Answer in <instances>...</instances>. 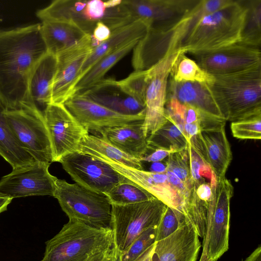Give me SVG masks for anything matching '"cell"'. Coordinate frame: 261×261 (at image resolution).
Returning a JSON list of instances; mask_svg holds the SVG:
<instances>
[{
  "label": "cell",
  "mask_w": 261,
  "mask_h": 261,
  "mask_svg": "<svg viewBox=\"0 0 261 261\" xmlns=\"http://www.w3.org/2000/svg\"><path fill=\"white\" fill-rule=\"evenodd\" d=\"M47 53L40 23L0 31V100L8 110L38 113L30 98L29 83Z\"/></svg>",
  "instance_id": "1"
},
{
  "label": "cell",
  "mask_w": 261,
  "mask_h": 261,
  "mask_svg": "<svg viewBox=\"0 0 261 261\" xmlns=\"http://www.w3.org/2000/svg\"><path fill=\"white\" fill-rule=\"evenodd\" d=\"M227 0H200L199 3L177 23L165 30L149 29L133 50L135 70H147L179 50L191 31L204 15L227 5Z\"/></svg>",
  "instance_id": "2"
},
{
  "label": "cell",
  "mask_w": 261,
  "mask_h": 261,
  "mask_svg": "<svg viewBox=\"0 0 261 261\" xmlns=\"http://www.w3.org/2000/svg\"><path fill=\"white\" fill-rule=\"evenodd\" d=\"M246 13L245 0H233L222 9L204 15L191 31L181 49L194 55L239 43Z\"/></svg>",
  "instance_id": "3"
},
{
  "label": "cell",
  "mask_w": 261,
  "mask_h": 261,
  "mask_svg": "<svg viewBox=\"0 0 261 261\" xmlns=\"http://www.w3.org/2000/svg\"><path fill=\"white\" fill-rule=\"evenodd\" d=\"M214 77L209 85L226 121L261 114V66Z\"/></svg>",
  "instance_id": "4"
},
{
  "label": "cell",
  "mask_w": 261,
  "mask_h": 261,
  "mask_svg": "<svg viewBox=\"0 0 261 261\" xmlns=\"http://www.w3.org/2000/svg\"><path fill=\"white\" fill-rule=\"evenodd\" d=\"M45 244L41 261H88L113 247V232L69 220Z\"/></svg>",
  "instance_id": "5"
},
{
  "label": "cell",
  "mask_w": 261,
  "mask_h": 261,
  "mask_svg": "<svg viewBox=\"0 0 261 261\" xmlns=\"http://www.w3.org/2000/svg\"><path fill=\"white\" fill-rule=\"evenodd\" d=\"M53 196L69 220L96 228L112 229V204L106 194L57 178Z\"/></svg>",
  "instance_id": "6"
},
{
  "label": "cell",
  "mask_w": 261,
  "mask_h": 261,
  "mask_svg": "<svg viewBox=\"0 0 261 261\" xmlns=\"http://www.w3.org/2000/svg\"><path fill=\"white\" fill-rule=\"evenodd\" d=\"M167 206L157 198L142 202L112 204L113 247L119 253L126 250L145 230L158 226Z\"/></svg>",
  "instance_id": "7"
},
{
  "label": "cell",
  "mask_w": 261,
  "mask_h": 261,
  "mask_svg": "<svg viewBox=\"0 0 261 261\" xmlns=\"http://www.w3.org/2000/svg\"><path fill=\"white\" fill-rule=\"evenodd\" d=\"M233 187L224 177L217 180L208 205L203 253L206 261L217 260L229 247L230 202Z\"/></svg>",
  "instance_id": "8"
},
{
  "label": "cell",
  "mask_w": 261,
  "mask_h": 261,
  "mask_svg": "<svg viewBox=\"0 0 261 261\" xmlns=\"http://www.w3.org/2000/svg\"><path fill=\"white\" fill-rule=\"evenodd\" d=\"M5 115L21 148L38 162L49 165L54 162L51 144L42 115L24 109H7Z\"/></svg>",
  "instance_id": "9"
},
{
  "label": "cell",
  "mask_w": 261,
  "mask_h": 261,
  "mask_svg": "<svg viewBox=\"0 0 261 261\" xmlns=\"http://www.w3.org/2000/svg\"><path fill=\"white\" fill-rule=\"evenodd\" d=\"M59 162L76 183L99 193L107 194L127 180L105 162L80 151L62 157Z\"/></svg>",
  "instance_id": "10"
},
{
  "label": "cell",
  "mask_w": 261,
  "mask_h": 261,
  "mask_svg": "<svg viewBox=\"0 0 261 261\" xmlns=\"http://www.w3.org/2000/svg\"><path fill=\"white\" fill-rule=\"evenodd\" d=\"M43 118L49 136L53 162L78 151L89 132L77 121L63 103H51L45 109Z\"/></svg>",
  "instance_id": "11"
},
{
  "label": "cell",
  "mask_w": 261,
  "mask_h": 261,
  "mask_svg": "<svg viewBox=\"0 0 261 261\" xmlns=\"http://www.w3.org/2000/svg\"><path fill=\"white\" fill-rule=\"evenodd\" d=\"M182 53L185 51L179 50L147 70V87L143 129L147 138L167 120L165 105L168 81L175 61Z\"/></svg>",
  "instance_id": "12"
},
{
  "label": "cell",
  "mask_w": 261,
  "mask_h": 261,
  "mask_svg": "<svg viewBox=\"0 0 261 261\" xmlns=\"http://www.w3.org/2000/svg\"><path fill=\"white\" fill-rule=\"evenodd\" d=\"M93 48L91 35L56 55L57 68L51 87V103H64L74 94L83 66Z\"/></svg>",
  "instance_id": "13"
},
{
  "label": "cell",
  "mask_w": 261,
  "mask_h": 261,
  "mask_svg": "<svg viewBox=\"0 0 261 261\" xmlns=\"http://www.w3.org/2000/svg\"><path fill=\"white\" fill-rule=\"evenodd\" d=\"M49 165L36 162L13 169L0 180V196L12 199L34 195L53 196L57 178L49 173Z\"/></svg>",
  "instance_id": "14"
},
{
  "label": "cell",
  "mask_w": 261,
  "mask_h": 261,
  "mask_svg": "<svg viewBox=\"0 0 261 261\" xmlns=\"http://www.w3.org/2000/svg\"><path fill=\"white\" fill-rule=\"evenodd\" d=\"M192 55L197 64L213 76L231 74L261 66L260 48L239 42Z\"/></svg>",
  "instance_id": "15"
},
{
  "label": "cell",
  "mask_w": 261,
  "mask_h": 261,
  "mask_svg": "<svg viewBox=\"0 0 261 261\" xmlns=\"http://www.w3.org/2000/svg\"><path fill=\"white\" fill-rule=\"evenodd\" d=\"M200 0H124L122 3L133 20L146 21L150 29L171 28L192 10Z\"/></svg>",
  "instance_id": "16"
},
{
  "label": "cell",
  "mask_w": 261,
  "mask_h": 261,
  "mask_svg": "<svg viewBox=\"0 0 261 261\" xmlns=\"http://www.w3.org/2000/svg\"><path fill=\"white\" fill-rule=\"evenodd\" d=\"M77 121L95 136L102 130L144 119L145 114L127 115L114 111L82 93L71 95L63 103Z\"/></svg>",
  "instance_id": "17"
},
{
  "label": "cell",
  "mask_w": 261,
  "mask_h": 261,
  "mask_svg": "<svg viewBox=\"0 0 261 261\" xmlns=\"http://www.w3.org/2000/svg\"><path fill=\"white\" fill-rule=\"evenodd\" d=\"M201 244L194 226L186 222L168 237L154 244L152 261H196Z\"/></svg>",
  "instance_id": "18"
},
{
  "label": "cell",
  "mask_w": 261,
  "mask_h": 261,
  "mask_svg": "<svg viewBox=\"0 0 261 261\" xmlns=\"http://www.w3.org/2000/svg\"><path fill=\"white\" fill-rule=\"evenodd\" d=\"M119 173L151 193L167 206L181 211L182 202L169 184L165 173H154L128 167L114 161L97 158Z\"/></svg>",
  "instance_id": "19"
},
{
  "label": "cell",
  "mask_w": 261,
  "mask_h": 261,
  "mask_svg": "<svg viewBox=\"0 0 261 261\" xmlns=\"http://www.w3.org/2000/svg\"><path fill=\"white\" fill-rule=\"evenodd\" d=\"M190 142L203 157L217 180L225 177L232 156L225 127L202 131Z\"/></svg>",
  "instance_id": "20"
},
{
  "label": "cell",
  "mask_w": 261,
  "mask_h": 261,
  "mask_svg": "<svg viewBox=\"0 0 261 261\" xmlns=\"http://www.w3.org/2000/svg\"><path fill=\"white\" fill-rule=\"evenodd\" d=\"M117 113L127 115L145 114V106L126 95L112 78L103 79L79 93Z\"/></svg>",
  "instance_id": "21"
},
{
  "label": "cell",
  "mask_w": 261,
  "mask_h": 261,
  "mask_svg": "<svg viewBox=\"0 0 261 261\" xmlns=\"http://www.w3.org/2000/svg\"><path fill=\"white\" fill-rule=\"evenodd\" d=\"M143 122L142 120L107 128L96 136L101 137L127 154L141 160L149 149Z\"/></svg>",
  "instance_id": "22"
},
{
  "label": "cell",
  "mask_w": 261,
  "mask_h": 261,
  "mask_svg": "<svg viewBox=\"0 0 261 261\" xmlns=\"http://www.w3.org/2000/svg\"><path fill=\"white\" fill-rule=\"evenodd\" d=\"M167 95L175 98L181 103L191 105L225 119L208 84L193 82H177L169 77Z\"/></svg>",
  "instance_id": "23"
},
{
  "label": "cell",
  "mask_w": 261,
  "mask_h": 261,
  "mask_svg": "<svg viewBox=\"0 0 261 261\" xmlns=\"http://www.w3.org/2000/svg\"><path fill=\"white\" fill-rule=\"evenodd\" d=\"M57 57L47 53L40 60L29 83L30 98L34 109L43 116L51 103V87L57 68Z\"/></svg>",
  "instance_id": "24"
},
{
  "label": "cell",
  "mask_w": 261,
  "mask_h": 261,
  "mask_svg": "<svg viewBox=\"0 0 261 261\" xmlns=\"http://www.w3.org/2000/svg\"><path fill=\"white\" fill-rule=\"evenodd\" d=\"M149 28L146 21L138 19L112 31L107 40L92 48L83 66L80 81L102 57L127 43L139 40L146 34Z\"/></svg>",
  "instance_id": "25"
},
{
  "label": "cell",
  "mask_w": 261,
  "mask_h": 261,
  "mask_svg": "<svg viewBox=\"0 0 261 261\" xmlns=\"http://www.w3.org/2000/svg\"><path fill=\"white\" fill-rule=\"evenodd\" d=\"M165 114L182 133L184 125L195 123L201 132L217 129L225 127L226 120L188 104H183L175 98L167 95Z\"/></svg>",
  "instance_id": "26"
},
{
  "label": "cell",
  "mask_w": 261,
  "mask_h": 261,
  "mask_svg": "<svg viewBox=\"0 0 261 261\" xmlns=\"http://www.w3.org/2000/svg\"><path fill=\"white\" fill-rule=\"evenodd\" d=\"M86 1L56 0L38 10L37 17L42 21H60L73 24L87 34L92 33L95 25L87 19Z\"/></svg>",
  "instance_id": "27"
},
{
  "label": "cell",
  "mask_w": 261,
  "mask_h": 261,
  "mask_svg": "<svg viewBox=\"0 0 261 261\" xmlns=\"http://www.w3.org/2000/svg\"><path fill=\"white\" fill-rule=\"evenodd\" d=\"M40 31L47 52L56 56L87 35L73 24L60 21H42Z\"/></svg>",
  "instance_id": "28"
},
{
  "label": "cell",
  "mask_w": 261,
  "mask_h": 261,
  "mask_svg": "<svg viewBox=\"0 0 261 261\" xmlns=\"http://www.w3.org/2000/svg\"><path fill=\"white\" fill-rule=\"evenodd\" d=\"M96 158H103L128 167L143 169L142 162L118 149L100 137L88 134L82 140L79 151Z\"/></svg>",
  "instance_id": "29"
},
{
  "label": "cell",
  "mask_w": 261,
  "mask_h": 261,
  "mask_svg": "<svg viewBox=\"0 0 261 261\" xmlns=\"http://www.w3.org/2000/svg\"><path fill=\"white\" fill-rule=\"evenodd\" d=\"M7 109L0 100V155L15 169L37 161L20 146L5 115Z\"/></svg>",
  "instance_id": "30"
},
{
  "label": "cell",
  "mask_w": 261,
  "mask_h": 261,
  "mask_svg": "<svg viewBox=\"0 0 261 261\" xmlns=\"http://www.w3.org/2000/svg\"><path fill=\"white\" fill-rule=\"evenodd\" d=\"M138 41L127 43L100 59L79 81L74 93H81L104 79L107 72L131 51Z\"/></svg>",
  "instance_id": "31"
},
{
  "label": "cell",
  "mask_w": 261,
  "mask_h": 261,
  "mask_svg": "<svg viewBox=\"0 0 261 261\" xmlns=\"http://www.w3.org/2000/svg\"><path fill=\"white\" fill-rule=\"evenodd\" d=\"M147 144L149 149L175 152L185 149L188 141L178 128L167 118L166 122L148 137Z\"/></svg>",
  "instance_id": "32"
},
{
  "label": "cell",
  "mask_w": 261,
  "mask_h": 261,
  "mask_svg": "<svg viewBox=\"0 0 261 261\" xmlns=\"http://www.w3.org/2000/svg\"><path fill=\"white\" fill-rule=\"evenodd\" d=\"M181 53L175 61L169 77L177 82H193L212 85L214 76L203 70L193 60Z\"/></svg>",
  "instance_id": "33"
},
{
  "label": "cell",
  "mask_w": 261,
  "mask_h": 261,
  "mask_svg": "<svg viewBox=\"0 0 261 261\" xmlns=\"http://www.w3.org/2000/svg\"><path fill=\"white\" fill-rule=\"evenodd\" d=\"M246 13L239 43L260 48L261 0H245Z\"/></svg>",
  "instance_id": "34"
},
{
  "label": "cell",
  "mask_w": 261,
  "mask_h": 261,
  "mask_svg": "<svg viewBox=\"0 0 261 261\" xmlns=\"http://www.w3.org/2000/svg\"><path fill=\"white\" fill-rule=\"evenodd\" d=\"M106 195L111 204L118 205L137 203L155 198L151 193L128 179L116 186Z\"/></svg>",
  "instance_id": "35"
},
{
  "label": "cell",
  "mask_w": 261,
  "mask_h": 261,
  "mask_svg": "<svg viewBox=\"0 0 261 261\" xmlns=\"http://www.w3.org/2000/svg\"><path fill=\"white\" fill-rule=\"evenodd\" d=\"M210 202H205L199 199L193 186L189 199L181 207L186 218L193 225L198 236L202 238L205 233Z\"/></svg>",
  "instance_id": "36"
},
{
  "label": "cell",
  "mask_w": 261,
  "mask_h": 261,
  "mask_svg": "<svg viewBox=\"0 0 261 261\" xmlns=\"http://www.w3.org/2000/svg\"><path fill=\"white\" fill-rule=\"evenodd\" d=\"M115 83L126 95L145 106L147 70H134L126 77L115 80Z\"/></svg>",
  "instance_id": "37"
},
{
  "label": "cell",
  "mask_w": 261,
  "mask_h": 261,
  "mask_svg": "<svg viewBox=\"0 0 261 261\" xmlns=\"http://www.w3.org/2000/svg\"><path fill=\"white\" fill-rule=\"evenodd\" d=\"M156 227H150L139 234L128 248L119 253V261H135L155 242Z\"/></svg>",
  "instance_id": "38"
},
{
  "label": "cell",
  "mask_w": 261,
  "mask_h": 261,
  "mask_svg": "<svg viewBox=\"0 0 261 261\" xmlns=\"http://www.w3.org/2000/svg\"><path fill=\"white\" fill-rule=\"evenodd\" d=\"M187 148L189 158L192 186L196 187L205 182L206 179L210 181L214 173L203 157L190 142H188Z\"/></svg>",
  "instance_id": "39"
},
{
  "label": "cell",
  "mask_w": 261,
  "mask_h": 261,
  "mask_svg": "<svg viewBox=\"0 0 261 261\" xmlns=\"http://www.w3.org/2000/svg\"><path fill=\"white\" fill-rule=\"evenodd\" d=\"M166 170L173 173L187 187L192 188L190 162L187 147L174 152L168 157L165 162Z\"/></svg>",
  "instance_id": "40"
},
{
  "label": "cell",
  "mask_w": 261,
  "mask_h": 261,
  "mask_svg": "<svg viewBox=\"0 0 261 261\" xmlns=\"http://www.w3.org/2000/svg\"><path fill=\"white\" fill-rule=\"evenodd\" d=\"M230 127L233 137L237 139L260 140L261 114L232 121Z\"/></svg>",
  "instance_id": "41"
},
{
  "label": "cell",
  "mask_w": 261,
  "mask_h": 261,
  "mask_svg": "<svg viewBox=\"0 0 261 261\" xmlns=\"http://www.w3.org/2000/svg\"><path fill=\"white\" fill-rule=\"evenodd\" d=\"M186 222L182 211L167 207L156 227L155 242L168 237Z\"/></svg>",
  "instance_id": "42"
},
{
  "label": "cell",
  "mask_w": 261,
  "mask_h": 261,
  "mask_svg": "<svg viewBox=\"0 0 261 261\" xmlns=\"http://www.w3.org/2000/svg\"><path fill=\"white\" fill-rule=\"evenodd\" d=\"M165 173L169 184L181 200L183 205L189 199L192 188L187 187L172 172L166 170Z\"/></svg>",
  "instance_id": "43"
},
{
  "label": "cell",
  "mask_w": 261,
  "mask_h": 261,
  "mask_svg": "<svg viewBox=\"0 0 261 261\" xmlns=\"http://www.w3.org/2000/svg\"><path fill=\"white\" fill-rule=\"evenodd\" d=\"M109 28L101 21L97 22L91 34L93 48L107 40L111 34Z\"/></svg>",
  "instance_id": "44"
},
{
  "label": "cell",
  "mask_w": 261,
  "mask_h": 261,
  "mask_svg": "<svg viewBox=\"0 0 261 261\" xmlns=\"http://www.w3.org/2000/svg\"><path fill=\"white\" fill-rule=\"evenodd\" d=\"M173 152H174V151L171 150L163 149H155L153 152L149 154L145 155L141 160L142 162L145 161L150 163L161 162Z\"/></svg>",
  "instance_id": "45"
},
{
  "label": "cell",
  "mask_w": 261,
  "mask_h": 261,
  "mask_svg": "<svg viewBox=\"0 0 261 261\" xmlns=\"http://www.w3.org/2000/svg\"><path fill=\"white\" fill-rule=\"evenodd\" d=\"M112 248L97 253L88 261H107Z\"/></svg>",
  "instance_id": "46"
},
{
  "label": "cell",
  "mask_w": 261,
  "mask_h": 261,
  "mask_svg": "<svg viewBox=\"0 0 261 261\" xmlns=\"http://www.w3.org/2000/svg\"><path fill=\"white\" fill-rule=\"evenodd\" d=\"M166 171V166L161 162L152 163L150 167L151 172L154 173H165Z\"/></svg>",
  "instance_id": "47"
},
{
  "label": "cell",
  "mask_w": 261,
  "mask_h": 261,
  "mask_svg": "<svg viewBox=\"0 0 261 261\" xmlns=\"http://www.w3.org/2000/svg\"><path fill=\"white\" fill-rule=\"evenodd\" d=\"M13 199L0 196V214L7 209L8 205Z\"/></svg>",
  "instance_id": "48"
},
{
  "label": "cell",
  "mask_w": 261,
  "mask_h": 261,
  "mask_svg": "<svg viewBox=\"0 0 261 261\" xmlns=\"http://www.w3.org/2000/svg\"><path fill=\"white\" fill-rule=\"evenodd\" d=\"M107 261H119V253L115 250L114 247L112 248Z\"/></svg>",
  "instance_id": "49"
},
{
  "label": "cell",
  "mask_w": 261,
  "mask_h": 261,
  "mask_svg": "<svg viewBox=\"0 0 261 261\" xmlns=\"http://www.w3.org/2000/svg\"><path fill=\"white\" fill-rule=\"evenodd\" d=\"M254 261H261V246L259 245L256 249Z\"/></svg>",
  "instance_id": "50"
},
{
  "label": "cell",
  "mask_w": 261,
  "mask_h": 261,
  "mask_svg": "<svg viewBox=\"0 0 261 261\" xmlns=\"http://www.w3.org/2000/svg\"><path fill=\"white\" fill-rule=\"evenodd\" d=\"M256 253V249H255L250 255L248 256L244 261H254V259L255 257Z\"/></svg>",
  "instance_id": "51"
},
{
  "label": "cell",
  "mask_w": 261,
  "mask_h": 261,
  "mask_svg": "<svg viewBox=\"0 0 261 261\" xmlns=\"http://www.w3.org/2000/svg\"><path fill=\"white\" fill-rule=\"evenodd\" d=\"M144 254V253H143ZM143 254H142L138 258H137L135 261H141L142 258V257H143Z\"/></svg>",
  "instance_id": "52"
}]
</instances>
